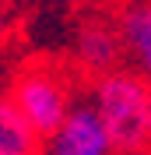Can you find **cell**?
<instances>
[{
	"label": "cell",
	"instance_id": "6da1fadb",
	"mask_svg": "<svg viewBox=\"0 0 151 155\" xmlns=\"http://www.w3.org/2000/svg\"><path fill=\"white\" fill-rule=\"evenodd\" d=\"M95 113L102 116L113 137V152L137 155L151 141V116H148V85L130 71L102 74L95 85Z\"/></svg>",
	"mask_w": 151,
	"mask_h": 155
},
{
	"label": "cell",
	"instance_id": "7a4b0ae2",
	"mask_svg": "<svg viewBox=\"0 0 151 155\" xmlns=\"http://www.w3.org/2000/svg\"><path fill=\"white\" fill-rule=\"evenodd\" d=\"M14 106L21 109V116L32 124L39 137H53L63 127L67 113V88L56 74L49 71H25L14 85Z\"/></svg>",
	"mask_w": 151,
	"mask_h": 155
},
{
	"label": "cell",
	"instance_id": "3957f363",
	"mask_svg": "<svg viewBox=\"0 0 151 155\" xmlns=\"http://www.w3.org/2000/svg\"><path fill=\"white\" fill-rule=\"evenodd\" d=\"M113 137L95 106H74L63 127L49 137V155H109Z\"/></svg>",
	"mask_w": 151,
	"mask_h": 155
},
{
	"label": "cell",
	"instance_id": "277c9868",
	"mask_svg": "<svg viewBox=\"0 0 151 155\" xmlns=\"http://www.w3.org/2000/svg\"><path fill=\"white\" fill-rule=\"evenodd\" d=\"M123 53V35L120 28L105 25V21H92L77 32V57L88 71H98V74H113L116 64H120Z\"/></svg>",
	"mask_w": 151,
	"mask_h": 155
},
{
	"label": "cell",
	"instance_id": "5b68a950",
	"mask_svg": "<svg viewBox=\"0 0 151 155\" xmlns=\"http://www.w3.org/2000/svg\"><path fill=\"white\" fill-rule=\"evenodd\" d=\"M120 35L137 67L151 78V0H133L120 14Z\"/></svg>",
	"mask_w": 151,
	"mask_h": 155
},
{
	"label": "cell",
	"instance_id": "8992f818",
	"mask_svg": "<svg viewBox=\"0 0 151 155\" xmlns=\"http://www.w3.org/2000/svg\"><path fill=\"white\" fill-rule=\"evenodd\" d=\"M42 137L32 130V124L21 116L14 99L0 95V155H39Z\"/></svg>",
	"mask_w": 151,
	"mask_h": 155
},
{
	"label": "cell",
	"instance_id": "52a82bcc",
	"mask_svg": "<svg viewBox=\"0 0 151 155\" xmlns=\"http://www.w3.org/2000/svg\"><path fill=\"white\" fill-rule=\"evenodd\" d=\"M148 116H151V85H148Z\"/></svg>",
	"mask_w": 151,
	"mask_h": 155
},
{
	"label": "cell",
	"instance_id": "ba28073f",
	"mask_svg": "<svg viewBox=\"0 0 151 155\" xmlns=\"http://www.w3.org/2000/svg\"><path fill=\"white\" fill-rule=\"evenodd\" d=\"M0 39H4V18H0Z\"/></svg>",
	"mask_w": 151,
	"mask_h": 155
}]
</instances>
